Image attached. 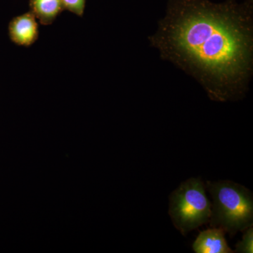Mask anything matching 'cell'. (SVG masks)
<instances>
[{"mask_svg":"<svg viewBox=\"0 0 253 253\" xmlns=\"http://www.w3.org/2000/svg\"><path fill=\"white\" fill-rule=\"evenodd\" d=\"M225 234L219 228L201 231L193 244L196 253H232L225 239Z\"/></svg>","mask_w":253,"mask_h":253,"instance_id":"cell-5","label":"cell"},{"mask_svg":"<svg viewBox=\"0 0 253 253\" xmlns=\"http://www.w3.org/2000/svg\"><path fill=\"white\" fill-rule=\"evenodd\" d=\"M30 7L42 25L51 24L64 9L61 0H30Z\"/></svg>","mask_w":253,"mask_h":253,"instance_id":"cell-6","label":"cell"},{"mask_svg":"<svg viewBox=\"0 0 253 253\" xmlns=\"http://www.w3.org/2000/svg\"><path fill=\"white\" fill-rule=\"evenodd\" d=\"M206 187L212 198L210 225L233 235L253 225L252 192L229 180L208 181Z\"/></svg>","mask_w":253,"mask_h":253,"instance_id":"cell-2","label":"cell"},{"mask_svg":"<svg viewBox=\"0 0 253 253\" xmlns=\"http://www.w3.org/2000/svg\"><path fill=\"white\" fill-rule=\"evenodd\" d=\"M31 11L14 18L9 24L11 41L20 46H31L38 38V25Z\"/></svg>","mask_w":253,"mask_h":253,"instance_id":"cell-4","label":"cell"},{"mask_svg":"<svg viewBox=\"0 0 253 253\" xmlns=\"http://www.w3.org/2000/svg\"><path fill=\"white\" fill-rule=\"evenodd\" d=\"M64 9L78 16H83L85 9L86 0H61Z\"/></svg>","mask_w":253,"mask_h":253,"instance_id":"cell-8","label":"cell"},{"mask_svg":"<svg viewBox=\"0 0 253 253\" xmlns=\"http://www.w3.org/2000/svg\"><path fill=\"white\" fill-rule=\"evenodd\" d=\"M247 230L243 236L242 240L236 245L234 253H253V225L247 228Z\"/></svg>","mask_w":253,"mask_h":253,"instance_id":"cell-7","label":"cell"},{"mask_svg":"<svg viewBox=\"0 0 253 253\" xmlns=\"http://www.w3.org/2000/svg\"><path fill=\"white\" fill-rule=\"evenodd\" d=\"M169 214L183 236L209 222L211 203L201 178H190L169 196Z\"/></svg>","mask_w":253,"mask_h":253,"instance_id":"cell-3","label":"cell"},{"mask_svg":"<svg viewBox=\"0 0 253 253\" xmlns=\"http://www.w3.org/2000/svg\"><path fill=\"white\" fill-rule=\"evenodd\" d=\"M163 59L193 76L210 99H243L253 71V0H169L149 38Z\"/></svg>","mask_w":253,"mask_h":253,"instance_id":"cell-1","label":"cell"}]
</instances>
